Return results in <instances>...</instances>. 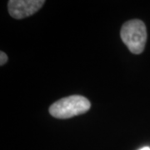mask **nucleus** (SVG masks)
Listing matches in <instances>:
<instances>
[{
	"instance_id": "nucleus-1",
	"label": "nucleus",
	"mask_w": 150,
	"mask_h": 150,
	"mask_svg": "<svg viewBox=\"0 0 150 150\" xmlns=\"http://www.w3.org/2000/svg\"><path fill=\"white\" fill-rule=\"evenodd\" d=\"M91 108L88 98L81 95H72L59 99L49 108V113L54 118L67 119L87 112Z\"/></svg>"
},
{
	"instance_id": "nucleus-2",
	"label": "nucleus",
	"mask_w": 150,
	"mask_h": 150,
	"mask_svg": "<svg viewBox=\"0 0 150 150\" xmlns=\"http://www.w3.org/2000/svg\"><path fill=\"white\" fill-rule=\"evenodd\" d=\"M123 43L130 52L134 54H141L147 41V30L144 23L139 19H133L124 23L120 31Z\"/></svg>"
},
{
	"instance_id": "nucleus-3",
	"label": "nucleus",
	"mask_w": 150,
	"mask_h": 150,
	"mask_svg": "<svg viewBox=\"0 0 150 150\" xmlns=\"http://www.w3.org/2000/svg\"><path fill=\"white\" fill-rule=\"evenodd\" d=\"M44 4V0H10L8 9L11 17L22 19L36 13Z\"/></svg>"
},
{
	"instance_id": "nucleus-4",
	"label": "nucleus",
	"mask_w": 150,
	"mask_h": 150,
	"mask_svg": "<svg viewBox=\"0 0 150 150\" xmlns=\"http://www.w3.org/2000/svg\"><path fill=\"white\" fill-rule=\"evenodd\" d=\"M0 64L1 66H3L4 64H5L6 63H7V61H8V56H7V54L4 53V52H3V51H1V53H0Z\"/></svg>"
},
{
	"instance_id": "nucleus-5",
	"label": "nucleus",
	"mask_w": 150,
	"mask_h": 150,
	"mask_svg": "<svg viewBox=\"0 0 150 150\" xmlns=\"http://www.w3.org/2000/svg\"><path fill=\"white\" fill-rule=\"evenodd\" d=\"M139 150H150V148L149 147H144V148H142V149Z\"/></svg>"
}]
</instances>
